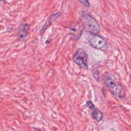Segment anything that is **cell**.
<instances>
[{
    "mask_svg": "<svg viewBox=\"0 0 131 131\" xmlns=\"http://www.w3.org/2000/svg\"><path fill=\"white\" fill-rule=\"evenodd\" d=\"M92 114L93 116V118L97 122H100L103 118V115L101 112L96 108H95L93 110Z\"/></svg>",
    "mask_w": 131,
    "mask_h": 131,
    "instance_id": "52a82bcc",
    "label": "cell"
},
{
    "mask_svg": "<svg viewBox=\"0 0 131 131\" xmlns=\"http://www.w3.org/2000/svg\"><path fill=\"white\" fill-rule=\"evenodd\" d=\"M51 40H52L51 39H48V40L46 41V43L47 45L50 43L51 42Z\"/></svg>",
    "mask_w": 131,
    "mask_h": 131,
    "instance_id": "8fae6325",
    "label": "cell"
},
{
    "mask_svg": "<svg viewBox=\"0 0 131 131\" xmlns=\"http://www.w3.org/2000/svg\"><path fill=\"white\" fill-rule=\"evenodd\" d=\"M108 131H116V130H115V129H114V128H110V129H109V130H108Z\"/></svg>",
    "mask_w": 131,
    "mask_h": 131,
    "instance_id": "7c38bea8",
    "label": "cell"
},
{
    "mask_svg": "<svg viewBox=\"0 0 131 131\" xmlns=\"http://www.w3.org/2000/svg\"><path fill=\"white\" fill-rule=\"evenodd\" d=\"M92 75L94 77V78L95 79V80L97 82L99 81V78H100V76H99V71L98 70L97 68H93L92 69Z\"/></svg>",
    "mask_w": 131,
    "mask_h": 131,
    "instance_id": "ba28073f",
    "label": "cell"
},
{
    "mask_svg": "<svg viewBox=\"0 0 131 131\" xmlns=\"http://www.w3.org/2000/svg\"><path fill=\"white\" fill-rule=\"evenodd\" d=\"M102 79L105 85L114 96L120 99L125 97L124 90L114 75L109 72L105 73Z\"/></svg>",
    "mask_w": 131,
    "mask_h": 131,
    "instance_id": "6da1fadb",
    "label": "cell"
},
{
    "mask_svg": "<svg viewBox=\"0 0 131 131\" xmlns=\"http://www.w3.org/2000/svg\"><path fill=\"white\" fill-rule=\"evenodd\" d=\"M61 15V12H56L54 14H51L46 20L45 24L42 26L40 31V34L41 35H42L47 29L48 28L49 26H50L51 24L53 23L58 18H59Z\"/></svg>",
    "mask_w": 131,
    "mask_h": 131,
    "instance_id": "5b68a950",
    "label": "cell"
},
{
    "mask_svg": "<svg viewBox=\"0 0 131 131\" xmlns=\"http://www.w3.org/2000/svg\"><path fill=\"white\" fill-rule=\"evenodd\" d=\"M82 21L86 30L92 34H98L100 31V26L97 21L86 11H82Z\"/></svg>",
    "mask_w": 131,
    "mask_h": 131,
    "instance_id": "7a4b0ae2",
    "label": "cell"
},
{
    "mask_svg": "<svg viewBox=\"0 0 131 131\" xmlns=\"http://www.w3.org/2000/svg\"><path fill=\"white\" fill-rule=\"evenodd\" d=\"M88 55L82 49H78L73 57L74 61L80 67L84 69H88Z\"/></svg>",
    "mask_w": 131,
    "mask_h": 131,
    "instance_id": "277c9868",
    "label": "cell"
},
{
    "mask_svg": "<svg viewBox=\"0 0 131 131\" xmlns=\"http://www.w3.org/2000/svg\"><path fill=\"white\" fill-rule=\"evenodd\" d=\"M30 26L28 23L21 24L18 28L17 34L21 39H25L28 34Z\"/></svg>",
    "mask_w": 131,
    "mask_h": 131,
    "instance_id": "8992f818",
    "label": "cell"
},
{
    "mask_svg": "<svg viewBox=\"0 0 131 131\" xmlns=\"http://www.w3.org/2000/svg\"><path fill=\"white\" fill-rule=\"evenodd\" d=\"M90 45L94 48L101 51H106L107 49V45L105 40L98 34H89L87 37Z\"/></svg>",
    "mask_w": 131,
    "mask_h": 131,
    "instance_id": "3957f363",
    "label": "cell"
},
{
    "mask_svg": "<svg viewBox=\"0 0 131 131\" xmlns=\"http://www.w3.org/2000/svg\"><path fill=\"white\" fill-rule=\"evenodd\" d=\"M85 105L87 107H88L89 109L90 110H93L94 108H95V105H94V104L93 103V102L91 101H88L86 102L85 103Z\"/></svg>",
    "mask_w": 131,
    "mask_h": 131,
    "instance_id": "9c48e42d",
    "label": "cell"
},
{
    "mask_svg": "<svg viewBox=\"0 0 131 131\" xmlns=\"http://www.w3.org/2000/svg\"><path fill=\"white\" fill-rule=\"evenodd\" d=\"M79 2L83 4L85 7H90V4L89 3V1L87 0H84V1H79Z\"/></svg>",
    "mask_w": 131,
    "mask_h": 131,
    "instance_id": "30bf717a",
    "label": "cell"
}]
</instances>
